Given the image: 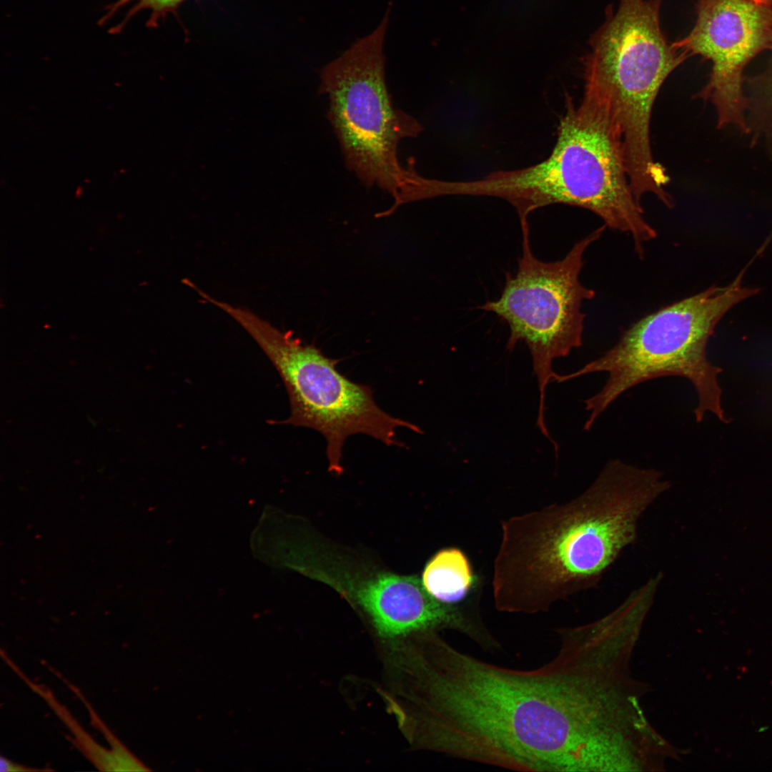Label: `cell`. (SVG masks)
<instances>
[{
  "label": "cell",
  "instance_id": "obj_15",
  "mask_svg": "<svg viewBox=\"0 0 772 772\" xmlns=\"http://www.w3.org/2000/svg\"><path fill=\"white\" fill-rule=\"evenodd\" d=\"M1 771H47V769H39L31 768L19 763H16L10 760L1 757L0 758Z\"/></svg>",
  "mask_w": 772,
  "mask_h": 772
},
{
  "label": "cell",
  "instance_id": "obj_11",
  "mask_svg": "<svg viewBox=\"0 0 772 772\" xmlns=\"http://www.w3.org/2000/svg\"><path fill=\"white\" fill-rule=\"evenodd\" d=\"M2 658L7 665L24 681V683L36 694H38L47 705L53 710L56 715L69 728L73 738H68L69 741L94 765L99 771H124V769L112 752L98 743H96L79 724L71 716L68 709L56 698L53 693L45 686L38 684L30 680L14 664V663L4 653H1Z\"/></svg>",
  "mask_w": 772,
  "mask_h": 772
},
{
  "label": "cell",
  "instance_id": "obj_4",
  "mask_svg": "<svg viewBox=\"0 0 772 772\" xmlns=\"http://www.w3.org/2000/svg\"><path fill=\"white\" fill-rule=\"evenodd\" d=\"M743 274L726 286H712L649 314L630 325L600 357L572 373L557 374L555 381L563 382L588 374L608 373L601 390L584 400L588 412L584 430L589 431L627 390L666 376L683 377L694 386L698 400L693 410L697 422L711 412L726 422L717 379L721 369L708 361L706 345L723 315L758 292V289L743 284Z\"/></svg>",
  "mask_w": 772,
  "mask_h": 772
},
{
  "label": "cell",
  "instance_id": "obj_6",
  "mask_svg": "<svg viewBox=\"0 0 772 772\" xmlns=\"http://www.w3.org/2000/svg\"><path fill=\"white\" fill-rule=\"evenodd\" d=\"M390 9L375 29L322 69L320 86L328 96V117L347 166L366 186H377L393 198L392 207L378 217L420 200L426 178L397 157L399 142L416 137L422 127L393 107L385 83L384 43Z\"/></svg>",
  "mask_w": 772,
  "mask_h": 772
},
{
  "label": "cell",
  "instance_id": "obj_14",
  "mask_svg": "<svg viewBox=\"0 0 772 772\" xmlns=\"http://www.w3.org/2000/svg\"><path fill=\"white\" fill-rule=\"evenodd\" d=\"M64 682L69 688L81 700L89 714L91 723L98 729L104 736V738L110 745L111 750L121 762L124 771H150L140 760L134 756L121 742L109 728L104 724L101 718L96 715L91 706L81 694V691L74 685L69 683L66 680Z\"/></svg>",
  "mask_w": 772,
  "mask_h": 772
},
{
  "label": "cell",
  "instance_id": "obj_8",
  "mask_svg": "<svg viewBox=\"0 0 772 772\" xmlns=\"http://www.w3.org/2000/svg\"><path fill=\"white\" fill-rule=\"evenodd\" d=\"M520 227L522 254L518 269L515 274H506L499 298L480 308L508 324V350H513L520 341L527 345L539 390L537 425L548 435L545 390L556 375L552 364L583 344L585 315L581 307L595 292L581 283L580 274L587 249L606 227L603 224L577 241L563 258L554 262H544L534 255L528 221L520 222Z\"/></svg>",
  "mask_w": 772,
  "mask_h": 772
},
{
  "label": "cell",
  "instance_id": "obj_10",
  "mask_svg": "<svg viewBox=\"0 0 772 772\" xmlns=\"http://www.w3.org/2000/svg\"><path fill=\"white\" fill-rule=\"evenodd\" d=\"M476 577L462 550L449 548L438 551L426 564L422 584L439 602L454 606L464 605L475 588Z\"/></svg>",
  "mask_w": 772,
  "mask_h": 772
},
{
  "label": "cell",
  "instance_id": "obj_13",
  "mask_svg": "<svg viewBox=\"0 0 772 772\" xmlns=\"http://www.w3.org/2000/svg\"><path fill=\"white\" fill-rule=\"evenodd\" d=\"M188 0H117L104 8V14L98 21V24L104 25L120 10L127 6V12L123 19L116 26L111 27L110 34H119L126 27L130 20L142 11H149V15L146 25L149 29L157 28L160 21L169 14L176 15L179 6Z\"/></svg>",
  "mask_w": 772,
  "mask_h": 772
},
{
  "label": "cell",
  "instance_id": "obj_9",
  "mask_svg": "<svg viewBox=\"0 0 772 772\" xmlns=\"http://www.w3.org/2000/svg\"><path fill=\"white\" fill-rule=\"evenodd\" d=\"M689 57L712 63L709 80L697 96L710 101L717 127L733 125L749 134L744 70L758 54L772 50V5L753 0H698L691 31L673 42Z\"/></svg>",
  "mask_w": 772,
  "mask_h": 772
},
{
  "label": "cell",
  "instance_id": "obj_16",
  "mask_svg": "<svg viewBox=\"0 0 772 772\" xmlns=\"http://www.w3.org/2000/svg\"><path fill=\"white\" fill-rule=\"evenodd\" d=\"M759 3L772 5V0H753Z\"/></svg>",
  "mask_w": 772,
  "mask_h": 772
},
{
  "label": "cell",
  "instance_id": "obj_12",
  "mask_svg": "<svg viewBox=\"0 0 772 772\" xmlns=\"http://www.w3.org/2000/svg\"><path fill=\"white\" fill-rule=\"evenodd\" d=\"M744 90L751 144L761 146L772 162V56L761 72L745 78Z\"/></svg>",
  "mask_w": 772,
  "mask_h": 772
},
{
  "label": "cell",
  "instance_id": "obj_5",
  "mask_svg": "<svg viewBox=\"0 0 772 772\" xmlns=\"http://www.w3.org/2000/svg\"><path fill=\"white\" fill-rule=\"evenodd\" d=\"M661 0H621L590 39L584 93L606 112L620 140L629 181L653 189L666 177L650 141L655 99L669 74L689 56L661 31Z\"/></svg>",
  "mask_w": 772,
  "mask_h": 772
},
{
  "label": "cell",
  "instance_id": "obj_7",
  "mask_svg": "<svg viewBox=\"0 0 772 772\" xmlns=\"http://www.w3.org/2000/svg\"><path fill=\"white\" fill-rule=\"evenodd\" d=\"M216 307L238 322L268 357L286 387L290 415L275 424L315 430L325 437L329 470L340 474L347 438L362 433L387 446L403 447L396 428L422 434L416 425L395 417L375 402L369 385L355 382L337 369L340 360L325 356L315 345L303 344L252 312L215 300Z\"/></svg>",
  "mask_w": 772,
  "mask_h": 772
},
{
  "label": "cell",
  "instance_id": "obj_2",
  "mask_svg": "<svg viewBox=\"0 0 772 772\" xmlns=\"http://www.w3.org/2000/svg\"><path fill=\"white\" fill-rule=\"evenodd\" d=\"M670 487L657 469L613 459L573 500L503 520L492 581L496 609L547 612L595 588L635 542L645 512Z\"/></svg>",
  "mask_w": 772,
  "mask_h": 772
},
{
  "label": "cell",
  "instance_id": "obj_3",
  "mask_svg": "<svg viewBox=\"0 0 772 772\" xmlns=\"http://www.w3.org/2000/svg\"><path fill=\"white\" fill-rule=\"evenodd\" d=\"M483 190L508 202L520 221L555 204L586 209L606 227L629 234L640 257L645 244L657 237L633 193L618 134L606 112L584 93L578 105L567 97L555 144L545 159L493 172L485 178Z\"/></svg>",
  "mask_w": 772,
  "mask_h": 772
},
{
  "label": "cell",
  "instance_id": "obj_1",
  "mask_svg": "<svg viewBox=\"0 0 772 772\" xmlns=\"http://www.w3.org/2000/svg\"><path fill=\"white\" fill-rule=\"evenodd\" d=\"M406 726L417 748L520 771H590L597 706L575 653L531 670L462 652L425 634L405 669Z\"/></svg>",
  "mask_w": 772,
  "mask_h": 772
}]
</instances>
